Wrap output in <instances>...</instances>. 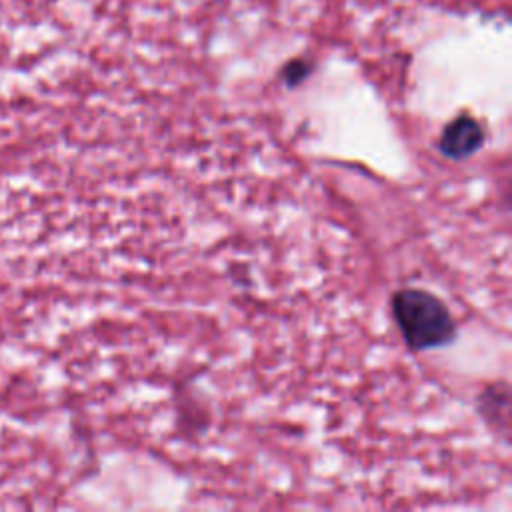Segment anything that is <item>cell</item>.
Masks as SVG:
<instances>
[{"instance_id":"1","label":"cell","mask_w":512,"mask_h":512,"mask_svg":"<svg viewBox=\"0 0 512 512\" xmlns=\"http://www.w3.org/2000/svg\"><path fill=\"white\" fill-rule=\"evenodd\" d=\"M392 314L406 344L416 352L446 346L456 336V322L450 310L426 290H398L392 298Z\"/></svg>"},{"instance_id":"2","label":"cell","mask_w":512,"mask_h":512,"mask_svg":"<svg viewBox=\"0 0 512 512\" xmlns=\"http://www.w3.org/2000/svg\"><path fill=\"white\" fill-rule=\"evenodd\" d=\"M484 142L482 126L472 116L454 118L440 136V152L452 160H462L480 150Z\"/></svg>"},{"instance_id":"3","label":"cell","mask_w":512,"mask_h":512,"mask_svg":"<svg viewBox=\"0 0 512 512\" xmlns=\"http://www.w3.org/2000/svg\"><path fill=\"white\" fill-rule=\"evenodd\" d=\"M306 76V66L302 62H292L288 68H286V78L290 84L302 80Z\"/></svg>"}]
</instances>
